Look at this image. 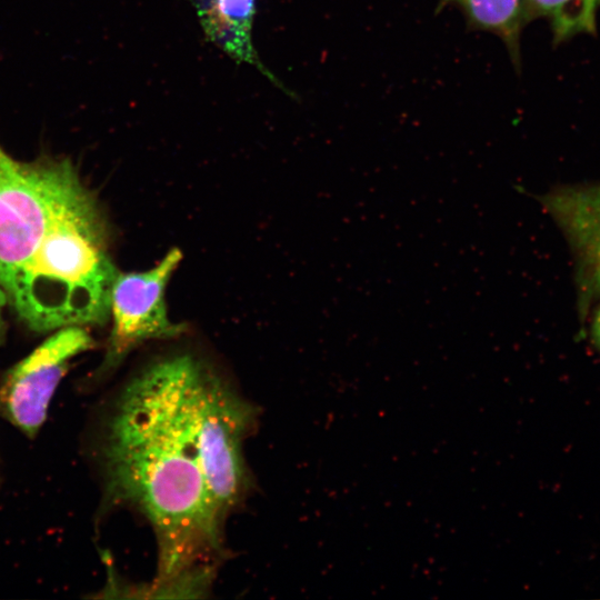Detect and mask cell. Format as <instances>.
Segmentation results:
<instances>
[{
	"mask_svg": "<svg viewBox=\"0 0 600 600\" xmlns=\"http://www.w3.org/2000/svg\"><path fill=\"white\" fill-rule=\"evenodd\" d=\"M181 259V251L173 248L148 270L118 274L111 291L112 329L101 374L117 368L143 342L173 338L184 330L169 319L164 300L166 287Z\"/></svg>",
	"mask_w": 600,
	"mask_h": 600,
	"instance_id": "obj_5",
	"label": "cell"
},
{
	"mask_svg": "<svg viewBox=\"0 0 600 600\" xmlns=\"http://www.w3.org/2000/svg\"><path fill=\"white\" fill-rule=\"evenodd\" d=\"M537 199L569 246L579 307L588 313L600 299V180L560 184Z\"/></svg>",
	"mask_w": 600,
	"mask_h": 600,
	"instance_id": "obj_7",
	"label": "cell"
},
{
	"mask_svg": "<svg viewBox=\"0 0 600 600\" xmlns=\"http://www.w3.org/2000/svg\"><path fill=\"white\" fill-rule=\"evenodd\" d=\"M193 354L149 363L121 389L100 446L106 493L139 511L158 544L152 591L203 593L223 557L226 518L208 488L189 413Z\"/></svg>",
	"mask_w": 600,
	"mask_h": 600,
	"instance_id": "obj_1",
	"label": "cell"
},
{
	"mask_svg": "<svg viewBox=\"0 0 600 600\" xmlns=\"http://www.w3.org/2000/svg\"><path fill=\"white\" fill-rule=\"evenodd\" d=\"M106 227L97 200L78 177L7 291L30 329L47 332L108 320L119 272L107 250Z\"/></svg>",
	"mask_w": 600,
	"mask_h": 600,
	"instance_id": "obj_2",
	"label": "cell"
},
{
	"mask_svg": "<svg viewBox=\"0 0 600 600\" xmlns=\"http://www.w3.org/2000/svg\"><path fill=\"white\" fill-rule=\"evenodd\" d=\"M7 302H8L7 293L0 283V342L2 341L3 336H4V322H3L2 312Z\"/></svg>",
	"mask_w": 600,
	"mask_h": 600,
	"instance_id": "obj_12",
	"label": "cell"
},
{
	"mask_svg": "<svg viewBox=\"0 0 600 600\" xmlns=\"http://www.w3.org/2000/svg\"><path fill=\"white\" fill-rule=\"evenodd\" d=\"M458 8L472 30L491 32L506 44L513 66L520 69V34L527 24L524 0H439L437 12Z\"/></svg>",
	"mask_w": 600,
	"mask_h": 600,
	"instance_id": "obj_9",
	"label": "cell"
},
{
	"mask_svg": "<svg viewBox=\"0 0 600 600\" xmlns=\"http://www.w3.org/2000/svg\"><path fill=\"white\" fill-rule=\"evenodd\" d=\"M93 347L94 340L83 327L56 330L3 377L0 414L27 437L34 438L70 361Z\"/></svg>",
	"mask_w": 600,
	"mask_h": 600,
	"instance_id": "obj_6",
	"label": "cell"
},
{
	"mask_svg": "<svg viewBox=\"0 0 600 600\" xmlns=\"http://www.w3.org/2000/svg\"><path fill=\"white\" fill-rule=\"evenodd\" d=\"M78 177L69 159L20 162L0 146V283L6 293Z\"/></svg>",
	"mask_w": 600,
	"mask_h": 600,
	"instance_id": "obj_4",
	"label": "cell"
},
{
	"mask_svg": "<svg viewBox=\"0 0 600 600\" xmlns=\"http://www.w3.org/2000/svg\"><path fill=\"white\" fill-rule=\"evenodd\" d=\"M593 314L590 321V333L593 343L600 350V299L592 307Z\"/></svg>",
	"mask_w": 600,
	"mask_h": 600,
	"instance_id": "obj_11",
	"label": "cell"
},
{
	"mask_svg": "<svg viewBox=\"0 0 600 600\" xmlns=\"http://www.w3.org/2000/svg\"><path fill=\"white\" fill-rule=\"evenodd\" d=\"M599 10L600 0H524L527 23L547 20L554 46L576 36L594 34Z\"/></svg>",
	"mask_w": 600,
	"mask_h": 600,
	"instance_id": "obj_10",
	"label": "cell"
},
{
	"mask_svg": "<svg viewBox=\"0 0 600 600\" xmlns=\"http://www.w3.org/2000/svg\"><path fill=\"white\" fill-rule=\"evenodd\" d=\"M189 413L208 488L227 519L249 492L243 449L254 429L256 409L196 357L189 382Z\"/></svg>",
	"mask_w": 600,
	"mask_h": 600,
	"instance_id": "obj_3",
	"label": "cell"
},
{
	"mask_svg": "<svg viewBox=\"0 0 600 600\" xmlns=\"http://www.w3.org/2000/svg\"><path fill=\"white\" fill-rule=\"evenodd\" d=\"M206 38L238 63L259 70L286 94L294 97L261 61L252 41L257 0H191Z\"/></svg>",
	"mask_w": 600,
	"mask_h": 600,
	"instance_id": "obj_8",
	"label": "cell"
}]
</instances>
